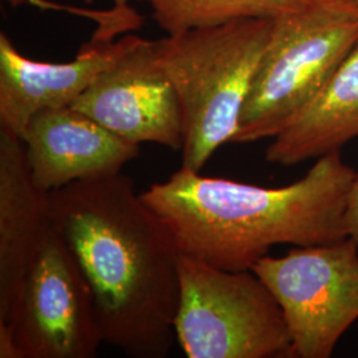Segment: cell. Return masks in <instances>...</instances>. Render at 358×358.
<instances>
[{"label":"cell","instance_id":"obj_7","mask_svg":"<svg viewBox=\"0 0 358 358\" xmlns=\"http://www.w3.org/2000/svg\"><path fill=\"white\" fill-rule=\"evenodd\" d=\"M22 358H93L103 344L90 285L48 217L6 321Z\"/></svg>","mask_w":358,"mask_h":358},{"label":"cell","instance_id":"obj_10","mask_svg":"<svg viewBox=\"0 0 358 358\" xmlns=\"http://www.w3.org/2000/svg\"><path fill=\"white\" fill-rule=\"evenodd\" d=\"M127 36L112 38L94 35L68 63L36 62L0 34V127L23 137L35 115L71 106L77 97L117 59Z\"/></svg>","mask_w":358,"mask_h":358},{"label":"cell","instance_id":"obj_15","mask_svg":"<svg viewBox=\"0 0 358 358\" xmlns=\"http://www.w3.org/2000/svg\"><path fill=\"white\" fill-rule=\"evenodd\" d=\"M0 358H22L13 332L6 322H0Z\"/></svg>","mask_w":358,"mask_h":358},{"label":"cell","instance_id":"obj_5","mask_svg":"<svg viewBox=\"0 0 358 358\" xmlns=\"http://www.w3.org/2000/svg\"><path fill=\"white\" fill-rule=\"evenodd\" d=\"M178 272L174 331L186 357H294L282 307L252 269L180 255Z\"/></svg>","mask_w":358,"mask_h":358},{"label":"cell","instance_id":"obj_8","mask_svg":"<svg viewBox=\"0 0 358 358\" xmlns=\"http://www.w3.org/2000/svg\"><path fill=\"white\" fill-rule=\"evenodd\" d=\"M71 106L128 141L183 148L178 93L150 40L128 35L115 62Z\"/></svg>","mask_w":358,"mask_h":358},{"label":"cell","instance_id":"obj_17","mask_svg":"<svg viewBox=\"0 0 358 358\" xmlns=\"http://www.w3.org/2000/svg\"><path fill=\"white\" fill-rule=\"evenodd\" d=\"M8 1L11 6H20L23 3H26L27 0H6ZM85 1H93V0H85ZM129 0H115V7L120 8V10H127L128 8ZM143 1H150V0H143Z\"/></svg>","mask_w":358,"mask_h":358},{"label":"cell","instance_id":"obj_11","mask_svg":"<svg viewBox=\"0 0 358 358\" xmlns=\"http://www.w3.org/2000/svg\"><path fill=\"white\" fill-rule=\"evenodd\" d=\"M47 219V194L35 186L24 143L0 127V321L7 320Z\"/></svg>","mask_w":358,"mask_h":358},{"label":"cell","instance_id":"obj_12","mask_svg":"<svg viewBox=\"0 0 358 358\" xmlns=\"http://www.w3.org/2000/svg\"><path fill=\"white\" fill-rule=\"evenodd\" d=\"M358 137V41L319 93L273 137L269 164L294 166L336 153Z\"/></svg>","mask_w":358,"mask_h":358},{"label":"cell","instance_id":"obj_6","mask_svg":"<svg viewBox=\"0 0 358 358\" xmlns=\"http://www.w3.org/2000/svg\"><path fill=\"white\" fill-rule=\"evenodd\" d=\"M252 271L282 307L292 356L332 357L358 321V245L352 238L262 257Z\"/></svg>","mask_w":358,"mask_h":358},{"label":"cell","instance_id":"obj_14","mask_svg":"<svg viewBox=\"0 0 358 358\" xmlns=\"http://www.w3.org/2000/svg\"><path fill=\"white\" fill-rule=\"evenodd\" d=\"M346 235L358 245V173L348 194L345 208Z\"/></svg>","mask_w":358,"mask_h":358},{"label":"cell","instance_id":"obj_9","mask_svg":"<svg viewBox=\"0 0 358 358\" xmlns=\"http://www.w3.org/2000/svg\"><path fill=\"white\" fill-rule=\"evenodd\" d=\"M32 180L44 194L66 185L121 173L140 145L72 106L35 115L22 137Z\"/></svg>","mask_w":358,"mask_h":358},{"label":"cell","instance_id":"obj_3","mask_svg":"<svg viewBox=\"0 0 358 358\" xmlns=\"http://www.w3.org/2000/svg\"><path fill=\"white\" fill-rule=\"evenodd\" d=\"M272 28L273 19H239L154 41L182 106V167L201 171L220 146L234 142Z\"/></svg>","mask_w":358,"mask_h":358},{"label":"cell","instance_id":"obj_4","mask_svg":"<svg viewBox=\"0 0 358 358\" xmlns=\"http://www.w3.org/2000/svg\"><path fill=\"white\" fill-rule=\"evenodd\" d=\"M358 41V16L313 0L273 19L234 142L273 138L328 83Z\"/></svg>","mask_w":358,"mask_h":358},{"label":"cell","instance_id":"obj_1","mask_svg":"<svg viewBox=\"0 0 358 358\" xmlns=\"http://www.w3.org/2000/svg\"><path fill=\"white\" fill-rule=\"evenodd\" d=\"M47 214L90 285L103 344L164 358L177 341L179 252L166 223L121 173L47 194Z\"/></svg>","mask_w":358,"mask_h":358},{"label":"cell","instance_id":"obj_2","mask_svg":"<svg viewBox=\"0 0 358 358\" xmlns=\"http://www.w3.org/2000/svg\"><path fill=\"white\" fill-rule=\"evenodd\" d=\"M356 176L336 152L284 187L202 177L180 167L141 195L166 223L180 255L245 271L278 244L306 247L346 238V201Z\"/></svg>","mask_w":358,"mask_h":358},{"label":"cell","instance_id":"obj_16","mask_svg":"<svg viewBox=\"0 0 358 358\" xmlns=\"http://www.w3.org/2000/svg\"><path fill=\"white\" fill-rule=\"evenodd\" d=\"M316 1L332 6L336 8H341L344 11L355 13L358 16V0H316Z\"/></svg>","mask_w":358,"mask_h":358},{"label":"cell","instance_id":"obj_13","mask_svg":"<svg viewBox=\"0 0 358 358\" xmlns=\"http://www.w3.org/2000/svg\"><path fill=\"white\" fill-rule=\"evenodd\" d=\"M154 20L167 35L239 19H278L313 0H150Z\"/></svg>","mask_w":358,"mask_h":358}]
</instances>
